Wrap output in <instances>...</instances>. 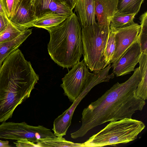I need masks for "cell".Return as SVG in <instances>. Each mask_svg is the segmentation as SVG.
Listing matches in <instances>:
<instances>
[{
  "label": "cell",
  "instance_id": "277c9868",
  "mask_svg": "<svg viewBox=\"0 0 147 147\" xmlns=\"http://www.w3.org/2000/svg\"><path fill=\"white\" fill-rule=\"evenodd\" d=\"M145 127L142 121L132 118L111 121L83 143V147H102L127 143L136 139Z\"/></svg>",
  "mask_w": 147,
  "mask_h": 147
},
{
  "label": "cell",
  "instance_id": "ffe728a7",
  "mask_svg": "<svg viewBox=\"0 0 147 147\" xmlns=\"http://www.w3.org/2000/svg\"><path fill=\"white\" fill-rule=\"evenodd\" d=\"M136 14H126L117 12L112 18L110 28H119L130 26L134 23V20Z\"/></svg>",
  "mask_w": 147,
  "mask_h": 147
},
{
  "label": "cell",
  "instance_id": "9c48e42d",
  "mask_svg": "<svg viewBox=\"0 0 147 147\" xmlns=\"http://www.w3.org/2000/svg\"><path fill=\"white\" fill-rule=\"evenodd\" d=\"M141 53L140 47L138 40L115 63L111 65L113 68L112 73L118 77L134 71L135 66L139 63Z\"/></svg>",
  "mask_w": 147,
  "mask_h": 147
},
{
  "label": "cell",
  "instance_id": "7402d4cb",
  "mask_svg": "<svg viewBox=\"0 0 147 147\" xmlns=\"http://www.w3.org/2000/svg\"><path fill=\"white\" fill-rule=\"evenodd\" d=\"M140 29L138 41L142 53L147 54V12L146 11L140 17Z\"/></svg>",
  "mask_w": 147,
  "mask_h": 147
},
{
  "label": "cell",
  "instance_id": "e0dca14e",
  "mask_svg": "<svg viewBox=\"0 0 147 147\" xmlns=\"http://www.w3.org/2000/svg\"><path fill=\"white\" fill-rule=\"evenodd\" d=\"M36 144L38 147H83V143H74L57 136L39 139Z\"/></svg>",
  "mask_w": 147,
  "mask_h": 147
},
{
  "label": "cell",
  "instance_id": "ac0fdd59",
  "mask_svg": "<svg viewBox=\"0 0 147 147\" xmlns=\"http://www.w3.org/2000/svg\"><path fill=\"white\" fill-rule=\"evenodd\" d=\"M144 0H117V12L136 15Z\"/></svg>",
  "mask_w": 147,
  "mask_h": 147
},
{
  "label": "cell",
  "instance_id": "d6986e66",
  "mask_svg": "<svg viewBox=\"0 0 147 147\" xmlns=\"http://www.w3.org/2000/svg\"><path fill=\"white\" fill-rule=\"evenodd\" d=\"M27 29L26 27L13 24L9 20L7 27L0 34V43L15 39Z\"/></svg>",
  "mask_w": 147,
  "mask_h": 147
},
{
  "label": "cell",
  "instance_id": "d4e9b609",
  "mask_svg": "<svg viewBox=\"0 0 147 147\" xmlns=\"http://www.w3.org/2000/svg\"><path fill=\"white\" fill-rule=\"evenodd\" d=\"M9 19L6 15L0 14V34L7 27Z\"/></svg>",
  "mask_w": 147,
  "mask_h": 147
},
{
  "label": "cell",
  "instance_id": "603a6c76",
  "mask_svg": "<svg viewBox=\"0 0 147 147\" xmlns=\"http://www.w3.org/2000/svg\"><path fill=\"white\" fill-rule=\"evenodd\" d=\"M20 0H1L6 15L9 19Z\"/></svg>",
  "mask_w": 147,
  "mask_h": 147
},
{
  "label": "cell",
  "instance_id": "9a60e30c",
  "mask_svg": "<svg viewBox=\"0 0 147 147\" xmlns=\"http://www.w3.org/2000/svg\"><path fill=\"white\" fill-rule=\"evenodd\" d=\"M139 69L141 79L136 89L135 94L138 98L145 100L147 98V55H141L139 60Z\"/></svg>",
  "mask_w": 147,
  "mask_h": 147
},
{
  "label": "cell",
  "instance_id": "4fadbf2b",
  "mask_svg": "<svg viewBox=\"0 0 147 147\" xmlns=\"http://www.w3.org/2000/svg\"><path fill=\"white\" fill-rule=\"evenodd\" d=\"M75 11L81 27L96 22L95 11V0H77Z\"/></svg>",
  "mask_w": 147,
  "mask_h": 147
},
{
  "label": "cell",
  "instance_id": "5bb4252c",
  "mask_svg": "<svg viewBox=\"0 0 147 147\" xmlns=\"http://www.w3.org/2000/svg\"><path fill=\"white\" fill-rule=\"evenodd\" d=\"M32 29H27L15 39L0 43V67L5 58L18 49L32 33Z\"/></svg>",
  "mask_w": 147,
  "mask_h": 147
},
{
  "label": "cell",
  "instance_id": "7a4b0ae2",
  "mask_svg": "<svg viewBox=\"0 0 147 147\" xmlns=\"http://www.w3.org/2000/svg\"><path fill=\"white\" fill-rule=\"evenodd\" d=\"M37 82L21 64L11 63L0 68V122L12 117L17 107L30 97Z\"/></svg>",
  "mask_w": 147,
  "mask_h": 147
},
{
  "label": "cell",
  "instance_id": "cb8c5ba5",
  "mask_svg": "<svg viewBox=\"0 0 147 147\" xmlns=\"http://www.w3.org/2000/svg\"><path fill=\"white\" fill-rule=\"evenodd\" d=\"M13 144L18 147H38L36 144L28 140L21 139L14 142Z\"/></svg>",
  "mask_w": 147,
  "mask_h": 147
},
{
  "label": "cell",
  "instance_id": "6da1fadb",
  "mask_svg": "<svg viewBox=\"0 0 147 147\" xmlns=\"http://www.w3.org/2000/svg\"><path fill=\"white\" fill-rule=\"evenodd\" d=\"M141 79L139 67L126 81L114 84L96 100L83 110L82 125L70 134L74 139L84 136L90 130L105 123L131 118L137 111H141L145 100L138 97L135 92Z\"/></svg>",
  "mask_w": 147,
  "mask_h": 147
},
{
  "label": "cell",
  "instance_id": "3957f363",
  "mask_svg": "<svg viewBox=\"0 0 147 147\" xmlns=\"http://www.w3.org/2000/svg\"><path fill=\"white\" fill-rule=\"evenodd\" d=\"M46 30L50 35L48 51L53 61L67 68L80 61L83 52L82 27L75 13Z\"/></svg>",
  "mask_w": 147,
  "mask_h": 147
},
{
  "label": "cell",
  "instance_id": "7c38bea8",
  "mask_svg": "<svg viewBox=\"0 0 147 147\" xmlns=\"http://www.w3.org/2000/svg\"><path fill=\"white\" fill-rule=\"evenodd\" d=\"M117 0H95L96 17L98 25L110 27L111 21L117 12Z\"/></svg>",
  "mask_w": 147,
  "mask_h": 147
},
{
  "label": "cell",
  "instance_id": "2e32d148",
  "mask_svg": "<svg viewBox=\"0 0 147 147\" xmlns=\"http://www.w3.org/2000/svg\"><path fill=\"white\" fill-rule=\"evenodd\" d=\"M68 17L55 13L45 14L37 19L33 26L46 29L59 24Z\"/></svg>",
  "mask_w": 147,
  "mask_h": 147
},
{
  "label": "cell",
  "instance_id": "8992f818",
  "mask_svg": "<svg viewBox=\"0 0 147 147\" xmlns=\"http://www.w3.org/2000/svg\"><path fill=\"white\" fill-rule=\"evenodd\" d=\"M56 137L50 129L42 125H30L25 122L4 121L0 125V139L17 140L25 139L36 143L40 139Z\"/></svg>",
  "mask_w": 147,
  "mask_h": 147
},
{
  "label": "cell",
  "instance_id": "4316f807",
  "mask_svg": "<svg viewBox=\"0 0 147 147\" xmlns=\"http://www.w3.org/2000/svg\"><path fill=\"white\" fill-rule=\"evenodd\" d=\"M8 141H3L0 140V147H10L11 146L9 144Z\"/></svg>",
  "mask_w": 147,
  "mask_h": 147
},
{
  "label": "cell",
  "instance_id": "ba28073f",
  "mask_svg": "<svg viewBox=\"0 0 147 147\" xmlns=\"http://www.w3.org/2000/svg\"><path fill=\"white\" fill-rule=\"evenodd\" d=\"M140 28V25L134 23L124 27L112 28L115 33L116 46L110 63H115L128 48L138 40Z\"/></svg>",
  "mask_w": 147,
  "mask_h": 147
},
{
  "label": "cell",
  "instance_id": "8fae6325",
  "mask_svg": "<svg viewBox=\"0 0 147 147\" xmlns=\"http://www.w3.org/2000/svg\"><path fill=\"white\" fill-rule=\"evenodd\" d=\"M37 19L46 14L55 13L69 16L72 10L60 0H32Z\"/></svg>",
  "mask_w": 147,
  "mask_h": 147
},
{
  "label": "cell",
  "instance_id": "484cf974",
  "mask_svg": "<svg viewBox=\"0 0 147 147\" xmlns=\"http://www.w3.org/2000/svg\"><path fill=\"white\" fill-rule=\"evenodd\" d=\"M64 3L66 5L71 9H73L75 8L77 0H60Z\"/></svg>",
  "mask_w": 147,
  "mask_h": 147
},
{
  "label": "cell",
  "instance_id": "44dd1931",
  "mask_svg": "<svg viewBox=\"0 0 147 147\" xmlns=\"http://www.w3.org/2000/svg\"><path fill=\"white\" fill-rule=\"evenodd\" d=\"M115 33L110 28L104 51V59L105 67L110 63L116 48Z\"/></svg>",
  "mask_w": 147,
  "mask_h": 147
},
{
  "label": "cell",
  "instance_id": "83f0119b",
  "mask_svg": "<svg viewBox=\"0 0 147 147\" xmlns=\"http://www.w3.org/2000/svg\"><path fill=\"white\" fill-rule=\"evenodd\" d=\"M0 14L6 15L1 0H0Z\"/></svg>",
  "mask_w": 147,
  "mask_h": 147
},
{
  "label": "cell",
  "instance_id": "30bf717a",
  "mask_svg": "<svg viewBox=\"0 0 147 147\" xmlns=\"http://www.w3.org/2000/svg\"><path fill=\"white\" fill-rule=\"evenodd\" d=\"M36 19L32 0H20L9 20L16 25L28 29L33 27Z\"/></svg>",
  "mask_w": 147,
  "mask_h": 147
},
{
  "label": "cell",
  "instance_id": "52a82bcc",
  "mask_svg": "<svg viewBox=\"0 0 147 147\" xmlns=\"http://www.w3.org/2000/svg\"><path fill=\"white\" fill-rule=\"evenodd\" d=\"M91 74L83 60L74 66L62 79L61 86L70 101L73 102L79 96Z\"/></svg>",
  "mask_w": 147,
  "mask_h": 147
},
{
  "label": "cell",
  "instance_id": "5b68a950",
  "mask_svg": "<svg viewBox=\"0 0 147 147\" xmlns=\"http://www.w3.org/2000/svg\"><path fill=\"white\" fill-rule=\"evenodd\" d=\"M110 29V27L100 26L97 22L82 27L83 60L91 71L106 67L103 53Z\"/></svg>",
  "mask_w": 147,
  "mask_h": 147
}]
</instances>
